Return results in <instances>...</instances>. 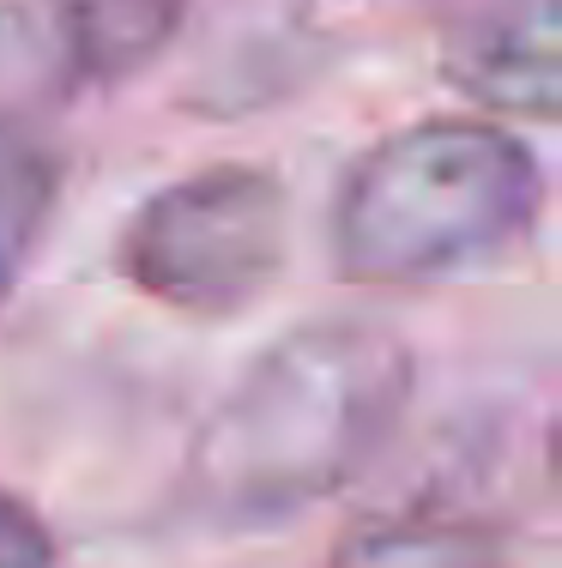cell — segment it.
<instances>
[{
    "mask_svg": "<svg viewBox=\"0 0 562 568\" xmlns=\"http://www.w3.org/2000/svg\"><path fill=\"white\" fill-rule=\"evenodd\" d=\"M418 357L381 321H303L236 375L187 442L182 490L212 526H285L339 496L394 442Z\"/></svg>",
    "mask_w": 562,
    "mask_h": 568,
    "instance_id": "1",
    "label": "cell"
},
{
    "mask_svg": "<svg viewBox=\"0 0 562 568\" xmlns=\"http://www.w3.org/2000/svg\"><path fill=\"white\" fill-rule=\"evenodd\" d=\"M544 219V164L490 115H423L357 152L327 212L333 261L406 291L514 254Z\"/></svg>",
    "mask_w": 562,
    "mask_h": 568,
    "instance_id": "2",
    "label": "cell"
},
{
    "mask_svg": "<svg viewBox=\"0 0 562 568\" xmlns=\"http://www.w3.org/2000/svg\"><path fill=\"white\" fill-rule=\"evenodd\" d=\"M290 254V187L260 164H206L164 182L122 224L115 266L170 315L254 308Z\"/></svg>",
    "mask_w": 562,
    "mask_h": 568,
    "instance_id": "3",
    "label": "cell"
},
{
    "mask_svg": "<svg viewBox=\"0 0 562 568\" xmlns=\"http://www.w3.org/2000/svg\"><path fill=\"white\" fill-rule=\"evenodd\" d=\"M556 0H497L448 43V79L490 115L556 121Z\"/></svg>",
    "mask_w": 562,
    "mask_h": 568,
    "instance_id": "4",
    "label": "cell"
},
{
    "mask_svg": "<svg viewBox=\"0 0 562 568\" xmlns=\"http://www.w3.org/2000/svg\"><path fill=\"white\" fill-rule=\"evenodd\" d=\"M182 0H55L49 7V55L61 85H103L145 67L176 31Z\"/></svg>",
    "mask_w": 562,
    "mask_h": 568,
    "instance_id": "5",
    "label": "cell"
},
{
    "mask_svg": "<svg viewBox=\"0 0 562 568\" xmlns=\"http://www.w3.org/2000/svg\"><path fill=\"white\" fill-rule=\"evenodd\" d=\"M61 194V164L24 121L0 115V303L24 278L37 242L55 219Z\"/></svg>",
    "mask_w": 562,
    "mask_h": 568,
    "instance_id": "6",
    "label": "cell"
},
{
    "mask_svg": "<svg viewBox=\"0 0 562 568\" xmlns=\"http://www.w3.org/2000/svg\"><path fill=\"white\" fill-rule=\"evenodd\" d=\"M333 568H520L508 545L466 520H375L339 550Z\"/></svg>",
    "mask_w": 562,
    "mask_h": 568,
    "instance_id": "7",
    "label": "cell"
},
{
    "mask_svg": "<svg viewBox=\"0 0 562 568\" xmlns=\"http://www.w3.org/2000/svg\"><path fill=\"white\" fill-rule=\"evenodd\" d=\"M55 562L61 545L49 532V520L0 484V568H55Z\"/></svg>",
    "mask_w": 562,
    "mask_h": 568,
    "instance_id": "8",
    "label": "cell"
}]
</instances>
